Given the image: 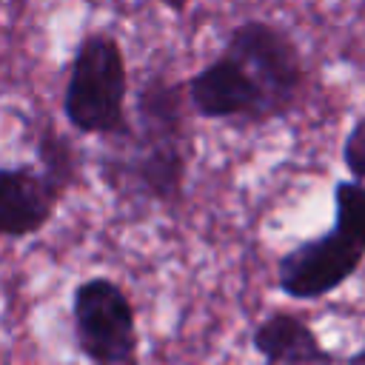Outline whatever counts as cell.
I'll return each mask as SVG.
<instances>
[{
  "label": "cell",
  "mask_w": 365,
  "mask_h": 365,
  "mask_svg": "<svg viewBox=\"0 0 365 365\" xmlns=\"http://www.w3.org/2000/svg\"><path fill=\"white\" fill-rule=\"evenodd\" d=\"M185 103L182 86L163 74L140 86L128 134L106 140L114 148L100 157V174L114 194L143 202L180 200L191 160Z\"/></svg>",
  "instance_id": "1"
},
{
  "label": "cell",
  "mask_w": 365,
  "mask_h": 365,
  "mask_svg": "<svg viewBox=\"0 0 365 365\" xmlns=\"http://www.w3.org/2000/svg\"><path fill=\"white\" fill-rule=\"evenodd\" d=\"M365 259V182L334 185V225L288 248L277 262V288L299 302L322 299L345 285Z\"/></svg>",
  "instance_id": "2"
},
{
  "label": "cell",
  "mask_w": 365,
  "mask_h": 365,
  "mask_svg": "<svg viewBox=\"0 0 365 365\" xmlns=\"http://www.w3.org/2000/svg\"><path fill=\"white\" fill-rule=\"evenodd\" d=\"M128 71L125 54L111 34H86L71 57L63 91V117L77 134L117 140L128 134L131 117L125 111Z\"/></svg>",
  "instance_id": "3"
},
{
  "label": "cell",
  "mask_w": 365,
  "mask_h": 365,
  "mask_svg": "<svg viewBox=\"0 0 365 365\" xmlns=\"http://www.w3.org/2000/svg\"><path fill=\"white\" fill-rule=\"evenodd\" d=\"M80 354L91 365H137V317L128 294L108 277H88L71 294Z\"/></svg>",
  "instance_id": "4"
},
{
  "label": "cell",
  "mask_w": 365,
  "mask_h": 365,
  "mask_svg": "<svg viewBox=\"0 0 365 365\" xmlns=\"http://www.w3.org/2000/svg\"><path fill=\"white\" fill-rule=\"evenodd\" d=\"M188 108L202 120L259 125L282 117L251 68L231 51H220L185 83Z\"/></svg>",
  "instance_id": "5"
},
{
  "label": "cell",
  "mask_w": 365,
  "mask_h": 365,
  "mask_svg": "<svg viewBox=\"0 0 365 365\" xmlns=\"http://www.w3.org/2000/svg\"><path fill=\"white\" fill-rule=\"evenodd\" d=\"M222 48L237 54L251 68L282 117L297 106L305 83V68L294 40L282 29L265 20H242L228 31Z\"/></svg>",
  "instance_id": "6"
},
{
  "label": "cell",
  "mask_w": 365,
  "mask_h": 365,
  "mask_svg": "<svg viewBox=\"0 0 365 365\" xmlns=\"http://www.w3.org/2000/svg\"><path fill=\"white\" fill-rule=\"evenodd\" d=\"M60 191L43 168L34 163H17L0 168V231L6 240H26L46 228Z\"/></svg>",
  "instance_id": "7"
},
{
  "label": "cell",
  "mask_w": 365,
  "mask_h": 365,
  "mask_svg": "<svg viewBox=\"0 0 365 365\" xmlns=\"http://www.w3.org/2000/svg\"><path fill=\"white\" fill-rule=\"evenodd\" d=\"M251 345L268 365H339V356L322 348L311 325L285 311L268 314L251 334Z\"/></svg>",
  "instance_id": "8"
},
{
  "label": "cell",
  "mask_w": 365,
  "mask_h": 365,
  "mask_svg": "<svg viewBox=\"0 0 365 365\" xmlns=\"http://www.w3.org/2000/svg\"><path fill=\"white\" fill-rule=\"evenodd\" d=\"M34 157H37V165L43 168V174H46L60 191H68V185L77 182V177H80V154L74 151L71 140H66V137L57 134L54 128L43 131V134L37 137Z\"/></svg>",
  "instance_id": "9"
},
{
  "label": "cell",
  "mask_w": 365,
  "mask_h": 365,
  "mask_svg": "<svg viewBox=\"0 0 365 365\" xmlns=\"http://www.w3.org/2000/svg\"><path fill=\"white\" fill-rule=\"evenodd\" d=\"M342 165L351 180H365V114L348 128L342 140Z\"/></svg>",
  "instance_id": "10"
},
{
  "label": "cell",
  "mask_w": 365,
  "mask_h": 365,
  "mask_svg": "<svg viewBox=\"0 0 365 365\" xmlns=\"http://www.w3.org/2000/svg\"><path fill=\"white\" fill-rule=\"evenodd\" d=\"M342 365H365V345H362V348H359L354 356H348Z\"/></svg>",
  "instance_id": "11"
},
{
  "label": "cell",
  "mask_w": 365,
  "mask_h": 365,
  "mask_svg": "<svg viewBox=\"0 0 365 365\" xmlns=\"http://www.w3.org/2000/svg\"><path fill=\"white\" fill-rule=\"evenodd\" d=\"M165 9H171V11H182L185 6H188V0H160Z\"/></svg>",
  "instance_id": "12"
}]
</instances>
